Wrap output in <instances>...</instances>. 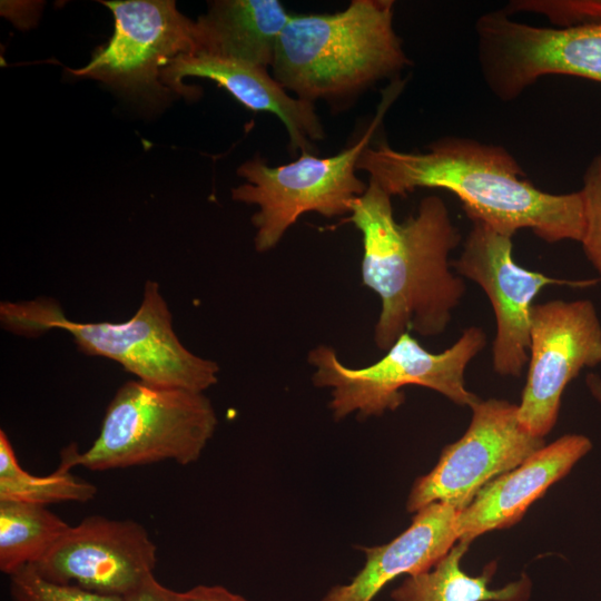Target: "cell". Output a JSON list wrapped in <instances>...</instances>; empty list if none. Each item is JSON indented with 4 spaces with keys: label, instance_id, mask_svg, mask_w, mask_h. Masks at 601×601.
<instances>
[{
    "label": "cell",
    "instance_id": "obj_1",
    "mask_svg": "<svg viewBox=\"0 0 601 601\" xmlns=\"http://www.w3.org/2000/svg\"><path fill=\"white\" fill-rule=\"evenodd\" d=\"M356 170L367 173L391 197L417 188L449 190L472 223L509 237L530 229L548 243H580L583 235L581 191L551 194L536 188L502 146L451 136L435 140L425 152H403L378 142L363 150Z\"/></svg>",
    "mask_w": 601,
    "mask_h": 601
},
{
    "label": "cell",
    "instance_id": "obj_2",
    "mask_svg": "<svg viewBox=\"0 0 601 601\" xmlns=\"http://www.w3.org/2000/svg\"><path fill=\"white\" fill-rule=\"evenodd\" d=\"M391 198L370 180L342 220L362 235L361 275L381 299L374 341L383 351L410 331L442 334L466 290L449 260L461 236L444 200L427 196L415 214L397 223Z\"/></svg>",
    "mask_w": 601,
    "mask_h": 601
},
{
    "label": "cell",
    "instance_id": "obj_3",
    "mask_svg": "<svg viewBox=\"0 0 601 601\" xmlns=\"http://www.w3.org/2000/svg\"><path fill=\"white\" fill-rule=\"evenodd\" d=\"M392 0H353L332 13L290 14L272 63L273 77L314 102L352 97L408 65L393 27Z\"/></svg>",
    "mask_w": 601,
    "mask_h": 601
},
{
    "label": "cell",
    "instance_id": "obj_4",
    "mask_svg": "<svg viewBox=\"0 0 601 601\" xmlns=\"http://www.w3.org/2000/svg\"><path fill=\"white\" fill-rule=\"evenodd\" d=\"M0 319L17 335L66 331L82 353L117 362L146 383L204 393L218 381V364L195 355L177 337L167 303L152 280L146 282L138 309L125 322H75L47 298L2 302Z\"/></svg>",
    "mask_w": 601,
    "mask_h": 601
},
{
    "label": "cell",
    "instance_id": "obj_5",
    "mask_svg": "<svg viewBox=\"0 0 601 601\" xmlns=\"http://www.w3.org/2000/svg\"><path fill=\"white\" fill-rule=\"evenodd\" d=\"M217 415L201 392L137 381L121 385L92 444L65 447L60 463L106 471L174 461L195 463L213 437Z\"/></svg>",
    "mask_w": 601,
    "mask_h": 601
},
{
    "label": "cell",
    "instance_id": "obj_6",
    "mask_svg": "<svg viewBox=\"0 0 601 601\" xmlns=\"http://www.w3.org/2000/svg\"><path fill=\"white\" fill-rule=\"evenodd\" d=\"M485 345L484 331L470 326L440 353L425 349L405 333L381 359L365 367L344 365L327 345L313 348L307 361L315 368L313 383L331 390L328 406L336 421L352 413L366 418L398 408L405 400L402 390L408 385L431 388L457 405L472 407L480 398L466 388L464 374Z\"/></svg>",
    "mask_w": 601,
    "mask_h": 601
},
{
    "label": "cell",
    "instance_id": "obj_7",
    "mask_svg": "<svg viewBox=\"0 0 601 601\" xmlns=\"http://www.w3.org/2000/svg\"><path fill=\"white\" fill-rule=\"evenodd\" d=\"M395 92V91H394ZM386 92L378 110L364 134L348 148L331 157L304 152L286 165L270 167L259 156L244 162L237 175L246 183L231 190L236 201L256 205L252 217L256 227L255 248L267 252L274 248L287 229L305 213L325 217L349 215L352 205L362 196L367 185L355 171L363 150L392 101Z\"/></svg>",
    "mask_w": 601,
    "mask_h": 601
},
{
    "label": "cell",
    "instance_id": "obj_8",
    "mask_svg": "<svg viewBox=\"0 0 601 601\" xmlns=\"http://www.w3.org/2000/svg\"><path fill=\"white\" fill-rule=\"evenodd\" d=\"M475 37L482 78L502 101L514 100L548 75L601 82V26L535 27L497 10L479 17Z\"/></svg>",
    "mask_w": 601,
    "mask_h": 601
},
{
    "label": "cell",
    "instance_id": "obj_9",
    "mask_svg": "<svg viewBox=\"0 0 601 601\" xmlns=\"http://www.w3.org/2000/svg\"><path fill=\"white\" fill-rule=\"evenodd\" d=\"M471 408L463 436L445 446L436 465L414 482L406 502L408 512L434 502L462 511L489 482L545 445L544 439L521 425L515 404L480 398Z\"/></svg>",
    "mask_w": 601,
    "mask_h": 601
},
{
    "label": "cell",
    "instance_id": "obj_10",
    "mask_svg": "<svg viewBox=\"0 0 601 601\" xmlns=\"http://www.w3.org/2000/svg\"><path fill=\"white\" fill-rule=\"evenodd\" d=\"M601 364V322L589 299H553L531 312L528 376L518 404L521 425L542 437L556 423L566 385Z\"/></svg>",
    "mask_w": 601,
    "mask_h": 601
},
{
    "label": "cell",
    "instance_id": "obj_11",
    "mask_svg": "<svg viewBox=\"0 0 601 601\" xmlns=\"http://www.w3.org/2000/svg\"><path fill=\"white\" fill-rule=\"evenodd\" d=\"M101 3L114 14V33L85 67L69 72L129 92H166L160 71L174 58L196 52L195 21L180 13L171 0Z\"/></svg>",
    "mask_w": 601,
    "mask_h": 601
},
{
    "label": "cell",
    "instance_id": "obj_12",
    "mask_svg": "<svg viewBox=\"0 0 601 601\" xmlns=\"http://www.w3.org/2000/svg\"><path fill=\"white\" fill-rule=\"evenodd\" d=\"M512 248V237L473 223L452 266L459 275L476 283L492 304L496 325L492 345L494 372L519 377L529 362L533 299L549 285L589 283L562 280L526 269L513 259Z\"/></svg>",
    "mask_w": 601,
    "mask_h": 601
},
{
    "label": "cell",
    "instance_id": "obj_13",
    "mask_svg": "<svg viewBox=\"0 0 601 601\" xmlns=\"http://www.w3.org/2000/svg\"><path fill=\"white\" fill-rule=\"evenodd\" d=\"M157 545L132 520L89 515L30 565L55 583L122 598L154 574Z\"/></svg>",
    "mask_w": 601,
    "mask_h": 601
},
{
    "label": "cell",
    "instance_id": "obj_14",
    "mask_svg": "<svg viewBox=\"0 0 601 601\" xmlns=\"http://www.w3.org/2000/svg\"><path fill=\"white\" fill-rule=\"evenodd\" d=\"M185 77L211 79L247 109L277 116L287 130L293 152L316 151L314 142L325 137L314 104L289 96L265 68L205 53H187L174 58L160 71L166 88L193 97V88L183 83Z\"/></svg>",
    "mask_w": 601,
    "mask_h": 601
},
{
    "label": "cell",
    "instance_id": "obj_15",
    "mask_svg": "<svg viewBox=\"0 0 601 601\" xmlns=\"http://www.w3.org/2000/svg\"><path fill=\"white\" fill-rule=\"evenodd\" d=\"M592 447L589 437L566 434L483 486L457 514L459 542L520 521L529 506L565 476Z\"/></svg>",
    "mask_w": 601,
    "mask_h": 601
},
{
    "label": "cell",
    "instance_id": "obj_16",
    "mask_svg": "<svg viewBox=\"0 0 601 601\" xmlns=\"http://www.w3.org/2000/svg\"><path fill=\"white\" fill-rule=\"evenodd\" d=\"M459 510L443 502L418 510L411 525L392 541L362 548L364 566L343 585L333 587L321 601H373L400 575L432 569L459 542Z\"/></svg>",
    "mask_w": 601,
    "mask_h": 601
},
{
    "label": "cell",
    "instance_id": "obj_17",
    "mask_svg": "<svg viewBox=\"0 0 601 601\" xmlns=\"http://www.w3.org/2000/svg\"><path fill=\"white\" fill-rule=\"evenodd\" d=\"M292 13L278 0H217L195 21L196 52L272 66Z\"/></svg>",
    "mask_w": 601,
    "mask_h": 601
},
{
    "label": "cell",
    "instance_id": "obj_18",
    "mask_svg": "<svg viewBox=\"0 0 601 601\" xmlns=\"http://www.w3.org/2000/svg\"><path fill=\"white\" fill-rule=\"evenodd\" d=\"M469 544L457 543L432 569L407 575L393 590L395 601H526L531 581L526 575L501 589L489 588L495 563L489 564L477 577L466 574L460 565Z\"/></svg>",
    "mask_w": 601,
    "mask_h": 601
},
{
    "label": "cell",
    "instance_id": "obj_19",
    "mask_svg": "<svg viewBox=\"0 0 601 601\" xmlns=\"http://www.w3.org/2000/svg\"><path fill=\"white\" fill-rule=\"evenodd\" d=\"M70 528L46 505L0 501V570L9 577L35 564Z\"/></svg>",
    "mask_w": 601,
    "mask_h": 601
},
{
    "label": "cell",
    "instance_id": "obj_20",
    "mask_svg": "<svg viewBox=\"0 0 601 601\" xmlns=\"http://www.w3.org/2000/svg\"><path fill=\"white\" fill-rule=\"evenodd\" d=\"M63 463L48 475H33L19 463L7 435L0 431V501L48 505L58 502H87L97 487L70 472Z\"/></svg>",
    "mask_w": 601,
    "mask_h": 601
},
{
    "label": "cell",
    "instance_id": "obj_21",
    "mask_svg": "<svg viewBox=\"0 0 601 601\" xmlns=\"http://www.w3.org/2000/svg\"><path fill=\"white\" fill-rule=\"evenodd\" d=\"M508 14L525 11L544 16L554 28L601 26V0H512Z\"/></svg>",
    "mask_w": 601,
    "mask_h": 601
},
{
    "label": "cell",
    "instance_id": "obj_22",
    "mask_svg": "<svg viewBox=\"0 0 601 601\" xmlns=\"http://www.w3.org/2000/svg\"><path fill=\"white\" fill-rule=\"evenodd\" d=\"M11 601H121L122 598L105 595L75 585L46 580L31 566L10 575Z\"/></svg>",
    "mask_w": 601,
    "mask_h": 601
},
{
    "label": "cell",
    "instance_id": "obj_23",
    "mask_svg": "<svg viewBox=\"0 0 601 601\" xmlns=\"http://www.w3.org/2000/svg\"><path fill=\"white\" fill-rule=\"evenodd\" d=\"M580 191L584 210V229L580 243L601 279V154L588 165Z\"/></svg>",
    "mask_w": 601,
    "mask_h": 601
},
{
    "label": "cell",
    "instance_id": "obj_24",
    "mask_svg": "<svg viewBox=\"0 0 601 601\" xmlns=\"http://www.w3.org/2000/svg\"><path fill=\"white\" fill-rule=\"evenodd\" d=\"M121 601H180V592L162 585L154 574L122 597Z\"/></svg>",
    "mask_w": 601,
    "mask_h": 601
},
{
    "label": "cell",
    "instance_id": "obj_25",
    "mask_svg": "<svg viewBox=\"0 0 601 601\" xmlns=\"http://www.w3.org/2000/svg\"><path fill=\"white\" fill-rule=\"evenodd\" d=\"M180 601H249L221 585H196L180 592Z\"/></svg>",
    "mask_w": 601,
    "mask_h": 601
},
{
    "label": "cell",
    "instance_id": "obj_26",
    "mask_svg": "<svg viewBox=\"0 0 601 601\" xmlns=\"http://www.w3.org/2000/svg\"><path fill=\"white\" fill-rule=\"evenodd\" d=\"M587 384L592 395L601 404V378L595 374H589L587 377Z\"/></svg>",
    "mask_w": 601,
    "mask_h": 601
}]
</instances>
